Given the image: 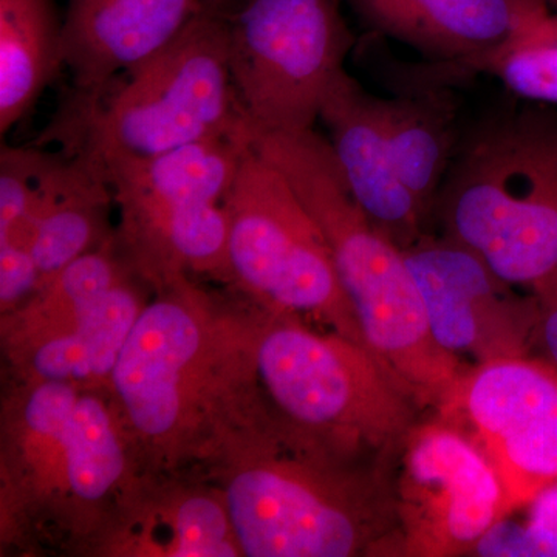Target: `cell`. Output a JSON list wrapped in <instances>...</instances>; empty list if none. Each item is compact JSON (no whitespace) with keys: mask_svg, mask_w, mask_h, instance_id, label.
<instances>
[{"mask_svg":"<svg viewBox=\"0 0 557 557\" xmlns=\"http://www.w3.org/2000/svg\"><path fill=\"white\" fill-rule=\"evenodd\" d=\"M64 67L54 0H0V134L21 123Z\"/></svg>","mask_w":557,"mask_h":557,"instance_id":"obj_20","label":"cell"},{"mask_svg":"<svg viewBox=\"0 0 557 557\" xmlns=\"http://www.w3.org/2000/svg\"><path fill=\"white\" fill-rule=\"evenodd\" d=\"M106 391L42 381L27 383L11 403L2 457L16 507L79 534L94 531L119 502L126 507L132 443Z\"/></svg>","mask_w":557,"mask_h":557,"instance_id":"obj_6","label":"cell"},{"mask_svg":"<svg viewBox=\"0 0 557 557\" xmlns=\"http://www.w3.org/2000/svg\"><path fill=\"white\" fill-rule=\"evenodd\" d=\"M58 152L40 146L0 149V244L20 242L38 203L44 180Z\"/></svg>","mask_w":557,"mask_h":557,"instance_id":"obj_23","label":"cell"},{"mask_svg":"<svg viewBox=\"0 0 557 557\" xmlns=\"http://www.w3.org/2000/svg\"><path fill=\"white\" fill-rule=\"evenodd\" d=\"M161 523L170 528V542L163 556H244L234 533L225 498L208 493H186L172 498L161 509Z\"/></svg>","mask_w":557,"mask_h":557,"instance_id":"obj_22","label":"cell"},{"mask_svg":"<svg viewBox=\"0 0 557 557\" xmlns=\"http://www.w3.org/2000/svg\"><path fill=\"white\" fill-rule=\"evenodd\" d=\"M480 73L500 81L516 100L557 108V24L553 14L478 57L413 69L406 83L450 87Z\"/></svg>","mask_w":557,"mask_h":557,"instance_id":"obj_21","label":"cell"},{"mask_svg":"<svg viewBox=\"0 0 557 557\" xmlns=\"http://www.w3.org/2000/svg\"><path fill=\"white\" fill-rule=\"evenodd\" d=\"M438 412L485 454L511 511L557 482L555 366L528 355L479 362L465 370Z\"/></svg>","mask_w":557,"mask_h":557,"instance_id":"obj_10","label":"cell"},{"mask_svg":"<svg viewBox=\"0 0 557 557\" xmlns=\"http://www.w3.org/2000/svg\"><path fill=\"white\" fill-rule=\"evenodd\" d=\"M219 2H225V0H219Z\"/></svg>","mask_w":557,"mask_h":557,"instance_id":"obj_29","label":"cell"},{"mask_svg":"<svg viewBox=\"0 0 557 557\" xmlns=\"http://www.w3.org/2000/svg\"><path fill=\"white\" fill-rule=\"evenodd\" d=\"M205 0H67L62 58L72 94L101 90L177 38Z\"/></svg>","mask_w":557,"mask_h":557,"instance_id":"obj_14","label":"cell"},{"mask_svg":"<svg viewBox=\"0 0 557 557\" xmlns=\"http://www.w3.org/2000/svg\"><path fill=\"white\" fill-rule=\"evenodd\" d=\"M434 219L508 284L533 287L552 273L557 108L516 100L461 129Z\"/></svg>","mask_w":557,"mask_h":557,"instance_id":"obj_5","label":"cell"},{"mask_svg":"<svg viewBox=\"0 0 557 557\" xmlns=\"http://www.w3.org/2000/svg\"><path fill=\"white\" fill-rule=\"evenodd\" d=\"M251 138L321 230L370 350L418 405L438 409L467 368L432 336L403 248L351 196L329 139L317 129L251 131Z\"/></svg>","mask_w":557,"mask_h":557,"instance_id":"obj_2","label":"cell"},{"mask_svg":"<svg viewBox=\"0 0 557 557\" xmlns=\"http://www.w3.org/2000/svg\"><path fill=\"white\" fill-rule=\"evenodd\" d=\"M553 17H555V22L557 24V11H555V13H553Z\"/></svg>","mask_w":557,"mask_h":557,"instance_id":"obj_28","label":"cell"},{"mask_svg":"<svg viewBox=\"0 0 557 557\" xmlns=\"http://www.w3.org/2000/svg\"><path fill=\"white\" fill-rule=\"evenodd\" d=\"M251 148V127L247 123L240 129L159 156L112 164L101 175L120 208L119 230L223 203Z\"/></svg>","mask_w":557,"mask_h":557,"instance_id":"obj_16","label":"cell"},{"mask_svg":"<svg viewBox=\"0 0 557 557\" xmlns=\"http://www.w3.org/2000/svg\"><path fill=\"white\" fill-rule=\"evenodd\" d=\"M223 207L231 282L265 310L311 317L369 348L321 230L288 180L255 148L242 161Z\"/></svg>","mask_w":557,"mask_h":557,"instance_id":"obj_8","label":"cell"},{"mask_svg":"<svg viewBox=\"0 0 557 557\" xmlns=\"http://www.w3.org/2000/svg\"><path fill=\"white\" fill-rule=\"evenodd\" d=\"M344 0H247L230 16V69L252 132L314 129L355 36Z\"/></svg>","mask_w":557,"mask_h":557,"instance_id":"obj_9","label":"cell"},{"mask_svg":"<svg viewBox=\"0 0 557 557\" xmlns=\"http://www.w3.org/2000/svg\"><path fill=\"white\" fill-rule=\"evenodd\" d=\"M403 252L438 346L478 364L525 357L537 332L536 300L520 298L515 285L445 234L424 233Z\"/></svg>","mask_w":557,"mask_h":557,"instance_id":"obj_12","label":"cell"},{"mask_svg":"<svg viewBox=\"0 0 557 557\" xmlns=\"http://www.w3.org/2000/svg\"><path fill=\"white\" fill-rule=\"evenodd\" d=\"M271 313L252 322V364L288 423L333 446L399 453L418 424L420 405L408 388L369 348L314 332L293 314Z\"/></svg>","mask_w":557,"mask_h":557,"instance_id":"obj_7","label":"cell"},{"mask_svg":"<svg viewBox=\"0 0 557 557\" xmlns=\"http://www.w3.org/2000/svg\"><path fill=\"white\" fill-rule=\"evenodd\" d=\"M399 453L394 491L403 555H465L511 515L485 454L442 418L417 424Z\"/></svg>","mask_w":557,"mask_h":557,"instance_id":"obj_11","label":"cell"},{"mask_svg":"<svg viewBox=\"0 0 557 557\" xmlns=\"http://www.w3.org/2000/svg\"><path fill=\"white\" fill-rule=\"evenodd\" d=\"M329 143L351 196L399 248L428 233V220L403 185L384 131L381 98L347 70L330 89L321 110Z\"/></svg>","mask_w":557,"mask_h":557,"instance_id":"obj_13","label":"cell"},{"mask_svg":"<svg viewBox=\"0 0 557 557\" xmlns=\"http://www.w3.org/2000/svg\"><path fill=\"white\" fill-rule=\"evenodd\" d=\"M381 112L395 170L429 223L461 135L453 94L449 87L405 84L381 98Z\"/></svg>","mask_w":557,"mask_h":557,"instance_id":"obj_19","label":"cell"},{"mask_svg":"<svg viewBox=\"0 0 557 557\" xmlns=\"http://www.w3.org/2000/svg\"><path fill=\"white\" fill-rule=\"evenodd\" d=\"M219 0L205 7L177 38L95 94L76 95L54 113L36 145L101 172L189 143L240 129L230 69V14Z\"/></svg>","mask_w":557,"mask_h":557,"instance_id":"obj_4","label":"cell"},{"mask_svg":"<svg viewBox=\"0 0 557 557\" xmlns=\"http://www.w3.org/2000/svg\"><path fill=\"white\" fill-rule=\"evenodd\" d=\"M318 440L258 426L226 446V508L248 557H351L399 549L394 482L329 458Z\"/></svg>","mask_w":557,"mask_h":557,"instance_id":"obj_3","label":"cell"},{"mask_svg":"<svg viewBox=\"0 0 557 557\" xmlns=\"http://www.w3.org/2000/svg\"><path fill=\"white\" fill-rule=\"evenodd\" d=\"M542 2H544L545 5H548L549 9L553 10V13L557 11V0H542Z\"/></svg>","mask_w":557,"mask_h":557,"instance_id":"obj_27","label":"cell"},{"mask_svg":"<svg viewBox=\"0 0 557 557\" xmlns=\"http://www.w3.org/2000/svg\"><path fill=\"white\" fill-rule=\"evenodd\" d=\"M370 30L450 64L496 49L553 14L542 0H344Z\"/></svg>","mask_w":557,"mask_h":557,"instance_id":"obj_15","label":"cell"},{"mask_svg":"<svg viewBox=\"0 0 557 557\" xmlns=\"http://www.w3.org/2000/svg\"><path fill=\"white\" fill-rule=\"evenodd\" d=\"M40 276L30 248L25 245L0 244V304L2 310L20 309L36 289Z\"/></svg>","mask_w":557,"mask_h":557,"instance_id":"obj_25","label":"cell"},{"mask_svg":"<svg viewBox=\"0 0 557 557\" xmlns=\"http://www.w3.org/2000/svg\"><path fill=\"white\" fill-rule=\"evenodd\" d=\"M112 203L113 190L101 174L76 157L57 153L22 237L38 267L40 285L113 239Z\"/></svg>","mask_w":557,"mask_h":557,"instance_id":"obj_17","label":"cell"},{"mask_svg":"<svg viewBox=\"0 0 557 557\" xmlns=\"http://www.w3.org/2000/svg\"><path fill=\"white\" fill-rule=\"evenodd\" d=\"M78 321L27 343L9 347L27 383L62 381L108 388L113 369L145 304L132 277Z\"/></svg>","mask_w":557,"mask_h":557,"instance_id":"obj_18","label":"cell"},{"mask_svg":"<svg viewBox=\"0 0 557 557\" xmlns=\"http://www.w3.org/2000/svg\"><path fill=\"white\" fill-rule=\"evenodd\" d=\"M525 523L502 519L472 552L485 557H557V482L530 505Z\"/></svg>","mask_w":557,"mask_h":557,"instance_id":"obj_24","label":"cell"},{"mask_svg":"<svg viewBox=\"0 0 557 557\" xmlns=\"http://www.w3.org/2000/svg\"><path fill=\"white\" fill-rule=\"evenodd\" d=\"M531 288L537 307V333L557 369V267Z\"/></svg>","mask_w":557,"mask_h":557,"instance_id":"obj_26","label":"cell"},{"mask_svg":"<svg viewBox=\"0 0 557 557\" xmlns=\"http://www.w3.org/2000/svg\"><path fill=\"white\" fill-rule=\"evenodd\" d=\"M110 379L109 394L132 446L170 468L208 449L223 450L258 424L240 413L256 383L252 322L219 317L186 276L157 285ZM247 405V403H245Z\"/></svg>","mask_w":557,"mask_h":557,"instance_id":"obj_1","label":"cell"}]
</instances>
